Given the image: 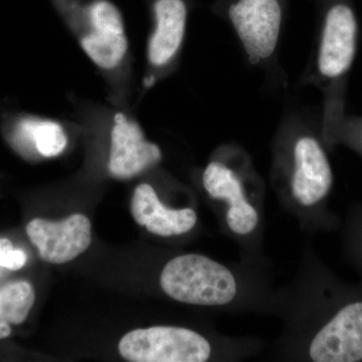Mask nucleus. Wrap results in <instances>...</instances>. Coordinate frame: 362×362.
<instances>
[{"label": "nucleus", "mask_w": 362, "mask_h": 362, "mask_svg": "<svg viewBox=\"0 0 362 362\" xmlns=\"http://www.w3.org/2000/svg\"><path fill=\"white\" fill-rule=\"evenodd\" d=\"M160 286L175 301L202 306L230 303L237 294L232 272L218 262L197 254L170 259L162 270Z\"/></svg>", "instance_id": "1"}, {"label": "nucleus", "mask_w": 362, "mask_h": 362, "mask_svg": "<svg viewBox=\"0 0 362 362\" xmlns=\"http://www.w3.org/2000/svg\"><path fill=\"white\" fill-rule=\"evenodd\" d=\"M121 356L131 362H204L211 347L206 338L187 328L153 326L124 335Z\"/></svg>", "instance_id": "2"}, {"label": "nucleus", "mask_w": 362, "mask_h": 362, "mask_svg": "<svg viewBox=\"0 0 362 362\" xmlns=\"http://www.w3.org/2000/svg\"><path fill=\"white\" fill-rule=\"evenodd\" d=\"M28 239L49 264H65L87 251L92 242V226L87 216L75 214L65 220L33 218L26 226Z\"/></svg>", "instance_id": "3"}, {"label": "nucleus", "mask_w": 362, "mask_h": 362, "mask_svg": "<svg viewBox=\"0 0 362 362\" xmlns=\"http://www.w3.org/2000/svg\"><path fill=\"white\" fill-rule=\"evenodd\" d=\"M356 37L357 23L351 8L345 4L331 7L317 49L315 65L319 77L334 81L347 73L356 57Z\"/></svg>", "instance_id": "4"}, {"label": "nucleus", "mask_w": 362, "mask_h": 362, "mask_svg": "<svg viewBox=\"0 0 362 362\" xmlns=\"http://www.w3.org/2000/svg\"><path fill=\"white\" fill-rule=\"evenodd\" d=\"M160 148L145 138L140 126L122 113L114 117L109 171L117 180H130L161 160Z\"/></svg>", "instance_id": "5"}, {"label": "nucleus", "mask_w": 362, "mask_h": 362, "mask_svg": "<svg viewBox=\"0 0 362 362\" xmlns=\"http://www.w3.org/2000/svg\"><path fill=\"white\" fill-rule=\"evenodd\" d=\"M292 160L293 197L303 206H314L332 187V170L327 156L316 138L302 134L293 144Z\"/></svg>", "instance_id": "6"}, {"label": "nucleus", "mask_w": 362, "mask_h": 362, "mask_svg": "<svg viewBox=\"0 0 362 362\" xmlns=\"http://www.w3.org/2000/svg\"><path fill=\"white\" fill-rule=\"evenodd\" d=\"M309 354L316 362L362 361V302L338 312L312 340Z\"/></svg>", "instance_id": "7"}, {"label": "nucleus", "mask_w": 362, "mask_h": 362, "mask_svg": "<svg viewBox=\"0 0 362 362\" xmlns=\"http://www.w3.org/2000/svg\"><path fill=\"white\" fill-rule=\"evenodd\" d=\"M202 183L213 199H226L230 204L226 221L237 235H247L258 225L259 216L245 195L242 180L225 162H209L202 175Z\"/></svg>", "instance_id": "8"}, {"label": "nucleus", "mask_w": 362, "mask_h": 362, "mask_svg": "<svg viewBox=\"0 0 362 362\" xmlns=\"http://www.w3.org/2000/svg\"><path fill=\"white\" fill-rule=\"evenodd\" d=\"M153 30L147 58L154 69H164L177 57L185 37L187 6L185 0H153Z\"/></svg>", "instance_id": "9"}, {"label": "nucleus", "mask_w": 362, "mask_h": 362, "mask_svg": "<svg viewBox=\"0 0 362 362\" xmlns=\"http://www.w3.org/2000/svg\"><path fill=\"white\" fill-rule=\"evenodd\" d=\"M131 214L138 225L159 237L183 235L192 230L197 221L194 209H173L163 206L156 189L148 183H141L135 188Z\"/></svg>", "instance_id": "10"}, {"label": "nucleus", "mask_w": 362, "mask_h": 362, "mask_svg": "<svg viewBox=\"0 0 362 362\" xmlns=\"http://www.w3.org/2000/svg\"><path fill=\"white\" fill-rule=\"evenodd\" d=\"M14 140L21 148H33L47 158L59 156L68 144V137L61 124L37 118L21 120L14 131Z\"/></svg>", "instance_id": "11"}, {"label": "nucleus", "mask_w": 362, "mask_h": 362, "mask_svg": "<svg viewBox=\"0 0 362 362\" xmlns=\"http://www.w3.org/2000/svg\"><path fill=\"white\" fill-rule=\"evenodd\" d=\"M35 301V289L26 281L0 288V339L11 337V326L25 322Z\"/></svg>", "instance_id": "12"}, {"label": "nucleus", "mask_w": 362, "mask_h": 362, "mask_svg": "<svg viewBox=\"0 0 362 362\" xmlns=\"http://www.w3.org/2000/svg\"><path fill=\"white\" fill-rule=\"evenodd\" d=\"M28 257L21 250L13 249L8 239H0V267L7 270L18 271L25 266Z\"/></svg>", "instance_id": "13"}]
</instances>
